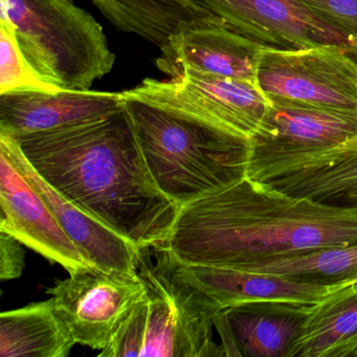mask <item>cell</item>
I'll return each mask as SVG.
<instances>
[{"instance_id": "cb8c5ba5", "label": "cell", "mask_w": 357, "mask_h": 357, "mask_svg": "<svg viewBox=\"0 0 357 357\" xmlns=\"http://www.w3.org/2000/svg\"><path fill=\"white\" fill-rule=\"evenodd\" d=\"M17 238L0 231V279H16L22 275L26 265V252Z\"/></svg>"}, {"instance_id": "3957f363", "label": "cell", "mask_w": 357, "mask_h": 357, "mask_svg": "<svg viewBox=\"0 0 357 357\" xmlns=\"http://www.w3.org/2000/svg\"><path fill=\"white\" fill-rule=\"evenodd\" d=\"M122 93L148 170L179 208L245 176L250 141L170 102Z\"/></svg>"}, {"instance_id": "5b68a950", "label": "cell", "mask_w": 357, "mask_h": 357, "mask_svg": "<svg viewBox=\"0 0 357 357\" xmlns=\"http://www.w3.org/2000/svg\"><path fill=\"white\" fill-rule=\"evenodd\" d=\"M0 20L13 26L26 62L47 84L89 91L114 68L101 24L73 0H0Z\"/></svg>"}, {"instance_id": "2e32d148", "label": "cell", "mask_w": 357, "mask_h": 357, "mask_svg": "<svg viewBox=\"0 0 357 357\" xmlns=\"http://www.w3.org/2000/svg\"><path fill=\"white\" fill-rule=\"evenodd\" d=\"M307 307L246 304L221 308L215 329L225 356L287 357Z\"/></svg>"}, {"instance_id": "4fadbf2b", "label": "cell", "mask_w": 357, "mask_h": 357, "mask_svg": "<svg viewBox=\"0 0 357 357\" xmlns=\"http://www.w3.org/2000/svg\"><path fill=\"white\" fill-rule=\"evenodd\" d=\"M124 103L122 93L16 89L0 93V132L15 139L106 116Z\"/></svg>"}, {"instance_id": "8fae6325", "label": "cell", "mask_w": 357, "mask_h": 357, "mask_svg": "<svg viewBox=\"0 0 357 357\" xmlns=\"http://www.w3.org/2000/svg\"><path fill=\"white\" fill-rule=\"evenodd\" d=\"M0 150L20 168L91 266L139 275V248L52 187L26 160L13 137L0 132Z\"/></svg>"}, {"instance_id": "5bb4252c", "label": "cell", "mask_w": 357, "mask_h": 357, "mask_svg": "<svg viewBox=\"0 0 357 357\" xmlns=\"http://www.w3.org/2000/svg\"><path fill=\"white\" fill-rule=\"evenodd\" d=\"M264 47L223 24L192 26L171 39L156 64L171 77L190 68L258 84L257 75Z\"/></svg>"}, {"instance_id": "ac0fdd59", "label": "cell", "mask_w": 357, "mask_h": 357, "mask_svg": "<svg viewBox=\"0 0 357 357\" xmlns=\"http://www.w3.org/2000/svg\"><path fill=\"white\" fill-rule=\"evenodd\" d=\"M357 357V281L306 308L287 357Z\"/></svg>"}, {"instance_id": "52a82bcc", "label": "cell", "mask_w": 357, "mask_h": 357, "mask_svg": "<svg viewBox=\"0 0 357 357\" xmlns=\"http://www.w3.org/2000/svg\"><path fill=\"white\" fill-rule=\"evenodd\" d=\"M257 83L271 101L357 114V62L336 47H264Z\"/></svg>"}, {"instance_id": "ba28073f", "label": "cell", "mask_w": 357, "mask_h": 357, "mask_svg": "<svg viewBox=\"0 0 357 357\" xmlns=\"http://www.w3.org/2000/svg\"><path fill=\"white\" fill-rule=\"evenodd\" d=\"M147 287L141 275L87 267L47 290L77 344L104 350L120 331Z\"/></svg>"}, {"instance_id": "7a4b0ae2", "label": "cell", "mask_w": 357, "mask_h": 357, "mask_svg": "<svg viewBox=\"0 0 357 357\" xmlns=\"http://www.w3.org/2000/svg\"><path fill=\"white\" fill-rule=\"evenodd\" d=\"M357 243V206L290 195L243 176L181 206L162 250L177 262L235 269Z\"/></svg>"}, {"instance_id": "6da1fadb", "label": "cell", "mask_w": 357, "mask_h": 357, "mask_svg": "<svg viewBox=\"0 0 357 357\" xmlns=\"http://www.w3.org/2000/svg\"><path fill=\"white\" fill-rule=\"evenodd\" d=\"M16 141L52 187L137 248L166 244L181 208L154 183L125 102L95 120Z\"/></svg>"}, {"instance_id": "44dd1931", "label": "cell", "mask_w": 357, "mask_h": 357, "mask_svg": "<svg viewBox=\"0 0 357 357\" xmlns=\"http://www.w3.org/2000/svg\"><path fill=\"white\" fill-rule=\"evenodd\" d=\"M233 271L323 285L349 283L357 281V243L344 248H319L257 261L241 265Z\"/></svg>"}, {"instance_id": "603a6c76", "label": "cell", "mask_w": 357, "mask_h": 357, "mask_svg": "<svg viewBox=\"0 0 357 357\" xmlns=\"http://www.w3.org/2000/svg\"><path fill=\"white\" fill-rule=\"evenodd\" d=\"M357 45V0H302Z\"/></svg>"}, {"instance_id": "d6986e66", "label": "cell", "mask_w": 357, "mask_h": 357, "mask_svg": "<svg viewBox=\"0 0 357 357\" xmlns=\"http://www.w3.org/2000/svg\"><path fill=\"white\" fill-rule=\"evenodd\" d=\"M76 344L52 298L0 314V357H68Z\"/></svg>"}, {"instance_id": "9a60e30c", "label": "cell", "mask_w": 357, "mask_h": 357, "mask_svg": "<svg viewBox=\"0 0 357 357\" xmlns=\"http://www.w3.org/2000/svg\"><path fill=\"white\" fill-rule=\"evenodd\" d=\"M174 261L181 275L197 285L220 308L246 304L312 306L334 290L348 284L304 283L275 275L204 265H185Z\"/></svg>"}, {"instance_id": "7c38bea8", "label": "cell", "mask_w": 357, "mask_h": 357, "mask_svg": "<svg viewBox=\"0 0 357 357\" xmlns=\"http://www.w3.org/2000/svg\"><path fill=\"white\" fill-rule=\"evenodd\" d=\"M0 231L70 273L91 265L13 160L0 150Z\"/></svg>"}, {"instance_id": "ffe728a7", "label": "cell", "mask_w": 357, "mask_h": 357, "mask_svg": "<svg viewBox=\"0 0 357 357\" xmlns=\"http://www.w3.org/2000/svg\"><path fill=\"white\" fill-rule=\"evenodd\" d=\"M267 183L290 195L357 206V139L342 151Z\"/></svg>"}, {"instance_id": "7402d4cb", "label": "cell", "mask_w": 357, "mask_h": 357, "mask_svg": "<svg viewBox=\"0 0 357 357\" xmlns=\"http://www.w3.org/2000/svg\"><path fill=\"white\" fill-rule=\"evenodd\" d=\"M16 89L61 91L40 80L29 66L13 26L0 20V93Z\"/></svg>"}, {"instance_id": "277c9868", "label": "cell", "mask_w": 357, "mask_h": 357, "mask_svg": "<svg viewBox=\"0 0 357 357\" xmlns=\"http://www.w3.org/2000/svg\"><path fill=\"white\" fill-rule=\"evenodd\" d=\"M150 250H139L145 298L99 356H225L213 337L219 305L181 275L166 250L154 248L152 263Z\"/></svg>"}, {"instance_id": "e0dca14e", "label": "cell", "mask_w": 357, "mask_h": 357, "mask_svg": "<svg viewBox=\"0 0 357 357\" xmlns=\"http://www.w3.org/2000/svg\"><path fill=\"white\" fill-rule=\"evenodd\" d=\"M118 30L137 35L165 52L192 26L223 24L193 0H91Z\"/></svg>"}, {"instance_id": "8992f818", "label": "cell", "mask_w": 357, "mask_h": 357, "mask_svg": "<svg viewBox=\"0 0 357 357\" xmlns=\"http://www.w3.org/2000/svg\"><path fill=\"white\" fill-rule=\"evenodd\" d=\"M357 139V114L271 101L260 131L248 142L245 175L267 183L296 172Z\"/></svg>"}, {"instance_id": "9c48e42d", "label": "cell", "mask_w": 357, "mask_h": 357, "mask_svg": "<svg viewBox=\"0 0 357 357\" xmlns=\"http://www.w3.org/2000/svg\"><path fill=\"white\" fill-rule=\"evenodd\" d=\"M234 32L275 50L336 47L357 58V45L302 0H193Z\"/></svg>"}, {"instance_id": "30bf717a", "label": "cell", "mask_w": 357, "mask_h": 357, "mask_svg": "<svg viewBox=\"0 0 357 357\" xmlns=\"http://www.w3.org/2000/svg\"><path fill=\"white\" fill-rule=\"evenodd\" d=\"M132 91L195 112L246 141L260 131L271 106L258 84L190 68L169 81L145 79Z\"/></svg>"}]
</instances>
